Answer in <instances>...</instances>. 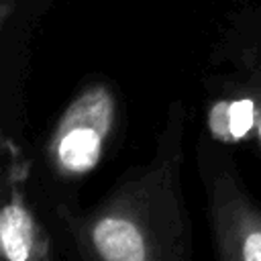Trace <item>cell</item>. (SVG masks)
Instances as JSON below:
<instances>
[{
	"instance_id": "6",
	"label": "cell",
	"mask_w": 261,
	"mask_h": 261,
	"mask_svg": "<svg viewBox=\"0 0 261 261\" xmlns=\"http://www.w3.org/2000/svg\"><path fill=\"white\" fill-rule=\"evenodd\" d=\"M12 8H14L12 0H0V22H2V24H4V22H6V18L10 16Z\"/></svg>"
},
{
	"instance_id": "4",
	"label": "cell",
	"mask_w": 261,
	"mask_h": 261,
	"mask_svg": "<svg viewBox=\"0 0 261 261\" xmlns=\"http://www.w3.org/2000/svg\"><path fill=\"white\" fill-rule=\"evenodd\" d=\"M206 188L216 257L261 261V206L241 186L232 165H220L206 175Z\"/></svg>"
},
{
	"instance_id": "3",
	"label": "cell",
	"mask_w": 261,
	"mask_h": 261,
	"mask_svg": "<svg viewBox=\"0 0 261 261\" xmlns=\"http://www.w3.org/2000/svg\"><path fill=\"white\" fill-rule=\"evenodd\" d=\"M118 118V98L108 82L86 84L55 122L45 155L63 179L88 175L104 157Z\"/></svg>"
},
{
	"instance_id": "5",
	"label": "cell",
	"mask_w": 261,
	"mask_h": 261,
	"mask_svg": "<svg viewBox=\"0 0 261 261\" xmlns=\"http://www.w3.org/2000/svg\"><path fill=\"white\" fill-rule=\"evenodd\" d=\"M27 165L18 149L10 147L4 179V206L0 210V249L8 261H43L51 257V239L39 224L24 196Z\"/></svg>"
},
{
	"instance_id": "2",
	"label": "cell",
	"mask_w": 261,
	"mask_h": 261,
	"mask_svg": "<svg viewBox=\"0 0 261 261\" xmlns=\"http://www.w3.org/2000/svg\"><path fill=\"white\" fill-rule=\"evenodd\" d=\"M216 57L228 69L206 82L208 135L222 145L253 141L261 149V33L239 29L218 47Z\"/></svg>"
},
{
	"instance_id": "1",
	"label": "cell",
	"mask_w": 261,
	"mask_h": 261,
	"mask_svg": "<svg viewBox=\"0 0 261 261\" xmlns=\"http://www.w3.org/2000/svg\"><path fill=\"white\" fill-rule=\"evenodd\" d=\"M181 100L169 104L153 157L128 169L90 210L57 206L77 253L102 261H188L192 224L181 188L184 167Z\"/></svg>"
}]
</instances>
